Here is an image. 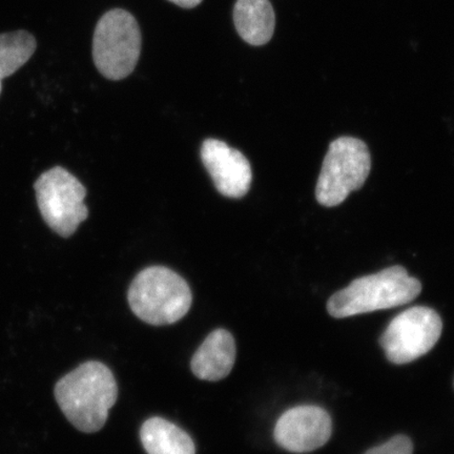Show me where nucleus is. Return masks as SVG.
Returning a JSON list of instances; mask_svg holds the SVG:
<instances>
[{
    "instance_id": "nucleus-5",
    "label": "nucleus",
    "mask_w": 454,
    "mask_h": 454,
    "mask_svg": "<svg viewBox=\"0 0 454 454\" xmlns=\"http://www.w3.org/2000/svg\"><path fill=\"white\" fill-rule=\"evenodd\" d=\"M372 158L365 142L340 137L329 145L316 187V198L323 207H333L360 190L371 173Z\"/></svg>"
},
{
    "instance_id": "nucleus-2",
    "label": "nucleus",
    "mask_w": 454,
    "mask_h": 454,
    "mask_svg": "<svg viewBox=\"0 0 454 454\" xmlns=\"http://www.w3.org/2000/svg\"><path fill=\"white\" fill-rule=\"evenodd\" d=\"M422 284L403 266H391L378 274L357 278L328 300L329 315L337 319L397 308L416 299Z\"/></svg>"
},
{
    "instance_id": "nucleus-9",
    "label": "nucleus",
    "mask_w": 454,
    "mask_h": 454,
    "mask_svg": "<svg viewBox=\"0 0 454 454\" xmlns=\"http://www.w3.org/2000/svg\"><path fill=\"white\" fill-rule=\"evenodd\" d=\"M201 158L220 194L229 198L247 195L252 184V168L239 151L223 141L207 139L203 142Z\"/></svg>"
},
{
    "instance_id": "nucleus-13",
    "label": "nucleus",
    "mask_w": 454,
    "mask_h": 454,
    "mask_svg": "<svg viewBox=\"0 0 454 454\" xmlns=\"http://www.w3.org/2000/svg\"><path fill=\"white\" fill-rule=\"evenodd\" d=\"M37 49L36 38L25 30L0 34V81L24 67Z\"/></svg>"
},
{
    "instance_id": "nucleus-15",
    "label": "nucleus",
    "mask_w": 454,
    "mask_h": 454,
    "mask_svg": "<svg viewBox=\"0 0 454 454\" xmlns=\"http://www.w3.org/2000/svg\"><path fill=\"white\" fill-rule=\"evenodd\" d=\"M168 2L179 5L181 8L192 9L200 4L203 0H168Z\"/></svg>"
},
{
    "instance_id": "nucleus-7",
    "label": "nucleus",
    "mask_w": 454,
    "mask_h": 454,
    "mask_svg": "<svg viewBox=\"0 0 454 454\" xmlns=\"http://www.w3.org/2000/svg\"><path fill=\"white\" fill-rule=\"evenodd\" d=\"M442 322L438 312L416 306L396 316L380 339L386 357L394 364H407L429 353L438 343Z\"/></svg>"
},
{
    "instance_id": "nucleus-16",
    "label": "nucleus",
    "mask_w": 454,
    "mask_h": 454,
    "mask_svg": "<svg viewBox=\"0 0 454 454\" xmlns=\"http://www.w3.org/2000/svg\"><path fill=\"white\" fill-rule=\"evenodd\" d=\"M2 90H3V84H2V81H0V94H2Z\"/></svg>"
},
{
    "instance_id": "nucleus-3",
    "label": "nucleus",
    "mask_w": 454,
    "mask_h": 454,
    "mask_svg": "<svg viewBox=\"0 0 454 454\" xmlns=\"http://www.w3.org/2000/svg\"><path fill=\"white\" fill-rule=\"evenodd\" d=\"M130 309L147 325H174L189 312L192 296L189 284L172 270L152 266L139 272L129 288Z\"/></svg>"
},
{
    "instance_id": "nucleus-10",
    "label": "nucleus",
    "mask_w": 454,
    "mask_h": 454,
    "mask_svg": "<svg viewBox=\"0 0 454 454\" xmlns=\"http://www.w3.org/2000/svg\"><path fill=\"white\" fill-rule=\"evenodd\" d=\"M236 342L226 329H215L209 333L192 356V373L203 381L217 382L232 371L236 362Z\"/></svg>"
},
{
    "instance_id": "nucleus-1",
    "label": "nucleus",
    "mask_w": 454,
    "mask_h": 454,
    "mask_svg": "<svg viewBox=\"0 0 454 454\" xmlns=\"http://www.w3.org/2000/svg\"><path fill=\"white\" fill-rule=\"evenodd\" d=\"M55 399L67 421L84 434L104 428L118 397V386L111 369L89 361L66 374L55 385Z\"/></svg>"
},
{
    "instance_id": "nucleus-4",
    "label": "nucleus",
    "mask_w": 454,
    "mask_h": 454,
    "mask_svg": "<svg viewBox=\"0 0 454 454\" xmlns=\"http://www.w3.org/2000/svg\"><path fill=\"white\" fill-rule=\"evenodd\" d=\"M141 47L138 22L126 10H111L96 25L93 59L101 75L110 81H121L133 73Z\"/></svg>"
},
{
    "instance_id": "nucleus-14",
    "label": "nucleus",
    "mask_w": 454,
    "mask_h": 454,
    "mask_svg": "<svg viewBox=\"0 0 454 454\" xmlns=\"http://www.w3.org/2000/svg\"><path fill=\"white\" fill-rule=\"evenodd\" d=\"M412 442L406 435H396L381 446L372 448L365 454H412Z\"/></svg>"
},
{
    "instance_id": "nucleus-11",
    "label": "nucleus",
    "mask_w": 454,
    "mask_h": 454,
    "mask_svg": "<svg viewBox=\"0 0 454 454\" xmlns=\"http://www.w3.org/2000/svg\"><path fill=\"white\" fill-rule=\"evenodd\" d=\"M234 22L243 41L259 47L274 35L276 14L270 0H237Z\"/></svg>"
},
{
    "instance_id": "nucleus-6",
    "label": "nucleus",
    "mask_w": 454,
    "mask_h": 454,
    "mask_svg": "<svg viewBox=\"0 0 454 454\" xmlns=\"http://www.w3.org/2000/svg\"><path fill=\"white\" fill-rule=\"evenodd\" d=\"M44 223L61 237H71L88 218L87 191L75 176L57 167L47 170L34 185Z\"/></svg>"
},
{
    "instance_id": "nucleus-8",
    "label": "nucleus",
    "mask_w": 454,
    "mask_h": 454,
    "mask_svg": "<svg viewBox=\"0 0 454 454\" xmlns=\"http://www.w3.org/2000/svg\"><path fill=\"white\" fill-rule=\"evenodd\" d=\"M331 416L321 407L298 406L284 412L275 427L277 444L289 452L308 453L319 450L331 439Z\"/></svg>"
},
{
    "instance_id": "nucleus-12",
    "label": "nucleus",
    "mask_w": 454,
    "mask_h": 454,
    "mask_svg": "<svg viewBox=\"0 0 454 454\" xmlns=\"http://www.w3.org/2000/svg\"><path fill=\"white\" fill-rule=\"evenodd\" d=\"M147 454H195V442L184 430L162 418L147 419L140 430Z\"/></svg>"
}]
</instances>
